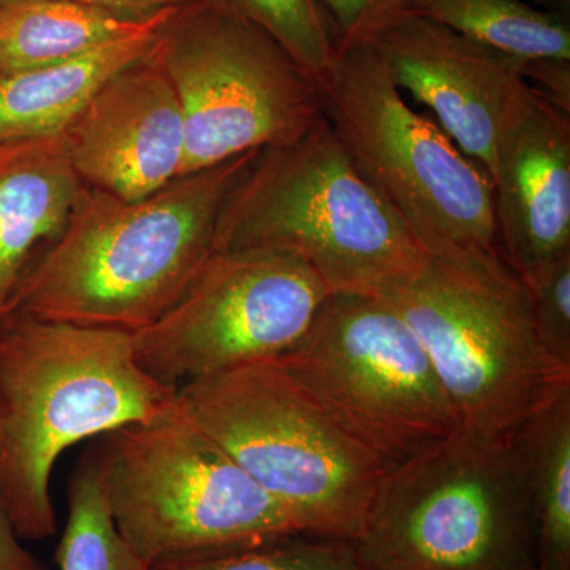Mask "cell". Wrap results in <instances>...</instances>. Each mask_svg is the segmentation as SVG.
I'll use <instances>...</instances> for the list:
<instances>
[{
	"label": "cell",
	"mask_w": 570,
	"mask_h": 570,
	"mask_svg": "<svg viewBox=\"0 0 570 570\" xmlns=\"http://www.w3.org/2000/svg\"><path fill=\"white\" fill-rule=\"evenodd\" d=\"M149 570H363L347 540L291 534L154 562Z\"/></svg>",
	"instance_id": "obj_21"
},
{
	"label": "cell",
	"mask_w": 570,
	"mask_h": 570,
	"mask_svg": "<svg viewBox=\"0 0 570 570\" xmlns=\"http://www.w3.org/2000/svg\"><path fill=\"white\" fill-rule=\"evenodd\" d=\"M85 186L63 134L0 141V321L33 261L61 236Z\"/></svg>",
	"instance_id": "obj_15"
},
{
	"label": "cell",
	"mask_w": 570,
	"mask_h": 570,
	"mask_svg": "<svg viewBox=\"0 0 570 570\" xmlns=\"http://www.w3.org/2000/svg\"><path fill=\"white\" fill-rule=\"evenodd\" d=\"M59 570H149L112 523L99 445L86 450L69 483V517L55 554Z\"/></svg>",
	"instance_id": "obj_20"
},
{
	"label": "cell",
	"mask_w": 570,
	"mask_h": 570,
	"mask_svg": "<svg viewBox=\"0 0 570 570\" xmlns=\"http://www.w3.org/2000/svg\"><path fill=\"white\" fill-rule=\"evenodd\" d=\"M178 389L135 356L132 335L7 314L0 321V504L21 540L51 539V474L71 445L176 407Z\"/></svg>",
	"instance_id": "obj_2"
},
{
	"label": "cell",
	"mask_w": 570,
	"mask_h": 570,
	"mask_svg": "<svg viewBox=\"0 0 570 570\" xmlns=\"http://www.w3.org/2000/svg\"><path fill=\"white\" fill-rule=\"evenodd\" d=\"M381 296L419 336L464 430L512 436L570 389V367L540 344L527 284L501 253L430 255Z\"/></svg>",
	"instance_id": "obj_5"
},
{
	"label": "cell",
	"mask_w": 570,
	"mask_h": 570,
	"mask_svg": "<svg viewBox=\"0 0 570 570\" xmlns=\"http://www.w3.org/2000/svg\"><path fill=\"white\" fill-rule=\"evenodd\" d=\"M335 33L336 47L373 41L385 22L403 10L401 0H316Z\"/></svg>",
	"instance_id": "obj_24"
},
{
	"label": "cell",
	"mask_w": 570,
	"mask_h": 570,
	"mask_svg": "<svg viewBox=\"0 0 570 570\" xmlns=\"http://www.w3.org/2000/svg\"><path fill=\"white\" fill-rule=\"evenodd\" d=\"M328 296L317 273L287 250H214L178 302L132 333L135 356L175 389L277 358L305 337Z\"/></svg>",
	"instance_id": "obj_11"
},
{
	"label": "cell",
	"mask_w": 570,
	"mask_h": 570,
	"mask_svg": "<svg viewBox=\"0 0 570 570\" xmlns=\"http://www.w3.org/2000/svg\"><path fill=\"white\" fill-rule=\"evenodd\" d=\"M170 9L153 17H137L63 2L3 7L0 9V75L73 61L151 28Z\"/></svg>",
	"instance_id": "obj_17"
},
{
	"label": "cell",
	"mask_w": 570,
	"mask_h": 570,
	"mask_svg": "<svg viewBox=\"0 0 570 570\" xmlns=\"http://www.w3.org/2000/svg\"><path fill=\"white\" fill-rule=\"evenodd\" d=\"M165 17L145 31L73 61L0 75V141L66 132L111 75L151 50Z\"/></svg>",
	"instance_id": "obj_16"
},
{
	"label": "cell",
	"mask_w": 570,
	"mask_h": 570,
	"mask_svg": "<svg viewBox=\"0 0 570 570\" xmlns=\"http://www.w3.org/2000/svg\"><path fill=\"white\" fill-rule=\"evenodd\" d=\"M277 358L385 472L461 430L425 347L381 295H330Z\"/></svg>",
	"instance_id": "obj_9"
},
{
	"label": "cell",
	"mask_w": 570,
	"mask_h": 570,
	"mask_svg": "<svg viewBox=\"0 0 570 570\" xmlns=\"http://www.w3.org/2000/svg\"><path fill=\"white\" fill-rule=\"evenodd\" d=\"M264 29L313 78L335 61V33L316 0H216Z\"/></svg>",
	"instance_id": "obj_22"
},
{
	"label": "cell",
	"mask_w": 570,
	"mask_h": 570,
	"mask_svg": "<svg viewBox=\"0 0 570 570\" xmlns=\"http://www.w3.org/2000/svg\"><path fill=\"white\" fill-rule=\"evenodd\" d=\"M530 294L532 324L551 358L570 367V253L521 277Z\"/></svg>",
	"instance_id": "obj_23"
},
{
	"label": "cell",
	"mask_w": 570,
	"mask_h": 570,
	"mask_svg": "<svg viewBox=\"0 0 570 570\" xmlns=\"http://www.w3.org/2000/svg\"><path fill=\"white\" fill-rule=\"evenodd\" d=\"M258 154L178 176L138 202L82 187L61 236L22 277L9 314L130 335L154 324L214 253L225 202Z\"/></svg>",
	"instance_id": "obj_1"
},
{
	"label": "cell",
	"mask_w": 570,
	"mask_h": 570,
	"mask_svg": "<svg viewBox=\"0 0 570 570\" xmlns=\"http://www.w3.org/2000/svg\"><path fill=\"white\" fill-rule=\"evenodd\" d=\"M26 2L75 3V6L94 7V9L137 14V17H153L159 11L181 6V3L189 2V0H0V9Z\"/></svg>",
	"instance_id": "obj_27"
},
{
	"label": "cell",
	"mask_w": 570,
	"mask_h": 570,
	"mask_svg": "<svg viewBox=\"0 0 570 570\" xmlns=\"http://www.w3.org/2000/svg\"><path fill=\"white\" fill-rule=\"evenodd\" d=\"M539 2L549 7L547 10L557 11V13L566 14L569 9V0H539Z\"/></svg>",
	"instance_id": "obj_28"
},
{
	"label": "cell",
	"mask_w": 570,
	"mask_h": 570,
	"mask_svg": "<svg viewBox=\"0 0 570 570\" xmlns=\"http://www.w3.org/2000/svg\"><path fill=\"white\" fill-rule=\"evenodd\" d=\"M156 47L181 104L179 176L291 145L324 118L316 81L264 29L216 0L174 7Z\"/></svg>",
	"instance_id": "obj_10"
},
{
	"label": "cell",
	"mask_w": 570,
	"mask_h": 570,
	"mask_svg": "<svg viewBox=\"0 0 570 570\" xmlns=\"http://www.w3.org/2000/svg\"><path fill=\"white\" fill-rule=\"evenodd\" d=\"M535 528V568L570 570V389L512 434Z\"/></svg>",
	"instance_id": "obj_18"
},
{
	"label": "cell",
	"mask_w": 570,
	"mask_h": 570,
	"mask_svg": "<svg viewBox=\"0 0 570 570\" xmlns=\"http://www.w3.org/2000/svg\"><path fill=\"white\" fill-rule=\"evenodd\" d=\"M0 570H50L39 557L26 549L0 504Z\"/></svg>",
	"instance_id": "obj_26"
},
{
	"label": "cell",
	"mask_w": 570,
	"mask_h": 570,
	"mask_svg": "<svg viewBox=\"0 0 570 570\" xmlns=\"http://www.w3.org/2000/svg\"><path fill=\"white\" fill-rule=\"evenodd\" d=\"M489 178L499 247L521 277L570 253V112L532 88Z\"/></svg>",
	"instance_id": "obj_14"
},
{
	"label": "cell",
	"mask_w": 570,
	"mask_h": 570,
	"mask_svg": "<svg viewBox=\"0 0 570 570\" xmlns=\"http://www.w3.org/2000/svg\"><path fill=\"white\" fill-rule=\"evenodd\" d=\"M524 77L538 82L535 89L560 110L570 112V61L524 62Z\"/></svg>",
	"instance_id": "obj_25"
},
{
	"label": "cell",
	"mask_w": 570,
	"mask_h": 570,
	"mask_svg": "<svg viewBox=\"0 0 570 570\" xmlns=\"http://www.w3.org/2000/svg\"><path fill=\"white\" fill-rule=\"evenodd\" d=\"M316 85L352 164L428 255L501 253L489 175L407 107L374 41L340 48Z\"/></svg>",
	"instance_id": "obj_7"
},
{
	"label": "cell",
	"mask_w": 570,
	"mask_h": 570,
	"mask_svg": "<svg viewBox=\"0 0 570 570\" xmlns=\"http://www.w3.org/2000/svg\"><path fill=\"white\" fill-rule=\"evenodd\" d=\"M242 247L298 255L330 295L387 294L430 258L325 118L291 145L262 149L228 195L214 250Z\"/></svg>",
	"instance_id": "obj_3"
},
{
	"label": "cell",
	"mask_w": 570,
	"mask_h": 570,
	"mask_svg": "<svg viewBox=\"0 0 570 570\" xmlns=\"http://www.w3.org/2000/svg\"><path fill=\"white\" fill-rule=\"evenodd\" d=\"M363 570H530L535 528L513 436L461 428L379 483L352 542Z\"/></svg>",
	"instance_id": "obj_6"
},
{
	"label": "cell",
	"mask_w": 570,
	"mask_h": 570,
	"mask_svg": "<svg viewBox=\"0 0 570 570\" xmlns=\"http://www.w3.org/2000/svg\"><path fill=\"white\" fill-rule=\"evenodd\" d=\"M530 570H539L538 568H531Z\"/></svg>",
	"instance_id": "obj_29"
},
{
	"label": "cell",
	"mask_w": 570,
	"mask_h": 570,
	"mask_svg": "<svg viewBox=\"0 0 570 570\" xmlns=\"http://www.w3.org/2000/svg\"><path fill=\"white\" fill-rule=\"evenodd\" d=\"M176 407L275 499L299 532L360 538L384 468L314 403L281 358L187 382Z\"/></svg>",
	"instance_id": "obj_4"
},
{
	"label": "cell",
	"mask_w": 570,
	"mask_h": 570,
	"mask_svg": "<svg viewBox=\"0 0 570 570\" xmlns=\"http://www.w3.org/2000/svg\"><path fill=\"white\" fill-rule=\"evenodd\" d=\"M99 452L112 523L146 564L299 534L275 499L178 407L105 434Z\"/></svg>",
	"instance_id": "obj_8"
},
{
	"label": "cell",
	"mask_w": 570,
	"mask_h": 570,
	"mask_svg": "<svg viewBox=\"0 0 570 570\" xmlns=\"http://www.w3.org/2000/svg\"><path fill=\"white\" fill-rule=\"evenodd\" d=\"M373 41L396 88L436 112L442 130L490 175L499 138L532 89L524 61L409 11L393 14Z\"/></svg>",
	"instance_id": "obj_12"
},
{
	"label": "cell",
	"mask_w": 570,
	"mask_h": 570,
	"mask_svg": "<svg viewBox=\"0 0 570 570\" xmlns=\"http://www.w3.org/2000/svg\"><path fill=\"white\" fill-rule=\"evenodd\" d=\"M401 6L520 61H570L568 17L527 0H401Z\"/></svg>",
	"instance_id": "obj_19"
},
{
	"label": "cell",
	"mask_w": 570,
	"mask_h": 570,
	"mask_svg": "<svg viewBox=\"0 0 570 570\" xmlns=\"http://www.w3.org/2000/svg\"><path fill=\"white\" fill-rule=\"evenodd\" d=\"M63 137L86 186L122 200H142L178 178L183 110L156 43L94 92Z\"/></svg>",
	"instance_id": "obj_13"
}]
</instances>
